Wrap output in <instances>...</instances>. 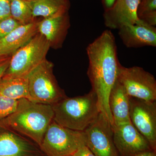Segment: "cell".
<instances>
[{
    "mask_svg": "<svg viewBox=\"0 0 156 156\" xmlns=\"http://www.w3.org/2000/svg\"><path fill=\"white\" fill-rule=\"evenodd\" d=\"M89 60L87 75L97 98L100 113L113 126L109 106V96L117 80L121 63L113 34L108 30L103 32L87 48Z\"/></svg>",
    "mask_w": 156,
    "mask_h": 156,
    "instance_id": "obj_1",
    "label": "cell"
},
{
    "mask_svg": "<svg viewBox=\"0 0 156 156\" xmlns=\"http://www.w3.org/2000/svg\"><path fill=\"white\" fill-rule=\"evenodd\" d=\"M53 117L52 105L22 98L19 100L16 111L0 121L6 127L28 137L40 147Z\"/></svg>",
    "mask_w": 156,
    "mask_h": 156,
    "instance_id": "obj_2",
    "label": "cell"
},
{
    "mask_svg": "<svg viewBox=\"0 0 156 156\" xmlns=\"http://www.w3.org/2000/svg\"><path fill=\"white\" fill-rule=\"evenodd\" d=\"M52 106L53 121L75 131H83L100 113L97 97L92 90L83 95L66 97Z\"/></svg>",
    "mask_w": 156,
    "mask_h": 156,
    "instance_id": "obj_3",
    "label": "cell"
},
{
    "mask_svg": "<svg viewBox=\"0 0 156 156\" xmlns=\"http://www.w3.org/2000/svg\"><path fill=\"white\" fill-rule=\"evenodd\" d=\"M53 68V63L46 59L27 76L31 101L53 105L67 97L58 85Z\"/></svg>",
    "mask_w": 156,
    "mask_h": 156,
    "instance_id": "obj_4",
    "label": "cell"
},
{
    "mask_svg": "<svg viewBox=\"0 0 156 156\" xmlns=\"http://www.w3.org/2000/svg\"><path fill=\"white\" fill-rule=\"evenodd\" d=\"M50 48L48 41L38 33L11 56L9 67L4 76L27 78L35 68L47 59Z\"/></svg>",
    "mask_w": 156,
    "mask_h": 156,
    "instance_id": "obj_5",
    "label": "cell"
},
{
    "mask_svg": "<svg viewBox=\"0 0 156 156\" xmlns=\"http://www.w3.org/2000/svg\"><path fill=\"white\" fill-rule=\"evenodd\" d=\"M84 144L83 131L69 129L53 120L40 147L48 156H68L73 155Z\"/></svg>",
    "mask_w": 156,
    "mask_h": 156,
    "instance_id": "obj_6",
    "label": "cell"
},
{
    "mask_svg": "<svg viewBox=\"0 0 156 156\" xmlns=\"http://www.w3.org/2000/svg\"><path fill=\"white\" fill-rule=\"evenodd\" d=\"M117 80L129 97L146 101H156V80L142 67H126L120 65Z\"/></svg>",
    "mask_w": 156,
    "mask_h": 156,
    "instance_id": "obj_7",
    "label": "cell"
},
{
    "mask_svg": "<svg viewBox=\"0 0 156 156\" xmlns=\"http://www.w3.org/2000/svg\"><path fill=\"white\" fill-rule=\"evenodd\" d=\"M83 132L85 144L95 156H120L114 142L112 126L101 114Z\"/></svg>",
    "mask_w": 156,
    "mask_h": 156,
    "instance_id": "obj_8",
    "label": "cell"
},
{
    "mask_svg": "<svg viewBox=\"0 0 156 156\" xmlns=\"http://www.w3.org/2000/svg\"><path fill=\"white\" fill-rule=\"evenodd\" d=\"M129 118L134 128L156 151V101L130 97Z\"/></svg>",
    "mask_w": 156,
    "mask_h": 156,
    "instance_id": "obj_9",
    "label": "cell"
},
{
    "mask_svg": "<svg viewBox=\"0 0 156 156\" xmlns=\"http://www.w3.org/2000/svg\"><path fill=\"white\" fill-rule=\"evenodd\" d=\"M112 128L114 142L120 156H134L153 150L131 122L113 126Z\"/></svg>",
    "mask_w": 156,
    "mask_h": 156,
    "instance_id": "obj_10",
    "label": "cell"
},
{
    "mask_svg": "<svg viewBox=\"0 0 156 156\" xmlns=\"http://www.w3.org/2000/svg\"><path fill=\"white\" fill-rule=\"evenodd\" d=\"M140 0H116L111 8L104 11L105 25L111 29H119L139 21L137 9Z\"/></svg>",
    "mask_w": 156,
    "mask_h": 156,
    "instance_id": "obj_11",
    "label": "cell"
},
{
    "mask_svg": "<svg viewBox=\"0 0 156 156\" xmlns=\"http://www.w3.org/2000/svg\"><path fill=\"white\" fill-rule=\"evenodd\" d=\"M119 30V35L127 48L156 47V28L140 20L134 24L125 25Z\"/></svg>",
    "mask_w": 156,
    "mask_h": 156,
    "instance_id": "obj_12",
    "label": "cell"
},
{
    "mask_svg": "<svg viewBox=\"0 0 156 156\" xmlns=\"http://www.w3.org/2000/svg\"><path fill=\"white\" fill-rule=\"evenodd\" d=\"M70 22L68 12L44 18L38 22V31L50 44V48L58 49L62 47Z\"/></svg>",
    "mask_w": 156,
    "mask_h": 156,
    "instance_id": "obj_13",
    "label": "cell"
},
{
    "mask_svg": "<svg viewBox=\"0 0 156 156\" xmlns=\"http://www.w3.org/2000/svg\"><path fill=\"white\" fill-rule=\"evenodd\" d=\"M38 22L20 25L0 40V58L10 57L38 33Z\"/></svg>",
    "mask_w": 156,
    "mask_h": 156,
    "instance_id": "obj_14",
    "label": "cell"
},
{
    "mask_svg": "<svg viewBox=\"0 0 156 156\" xmlns=\"http://www.w3.org/2000/svg\"><path fill=\"white\" fill-rule=\"evenodd\" d=\"M7 128L0 131V156H40L38 151L28 140Z\"/></svg>",
    "mask_w": 156,
    "mask_h": 156,
    "instance_id": "obj_15",
    "label": "cell"
},
{
    "mask_svg": "<svg viewBox=\"0 0 156 156\" xmlns=\"http://www.w3.org/2000/svg\"><path fill=\"white\" fill-rule=\"evenodd\" d=\"M109 106L113 119V126L130 122V97L117 80L109 96Z\"/></svg>",
    "mask_w": 156,
    "mask_h": 156,
    "instance_id": "obj_16",
    "label": "cell"
},
{
    "mask_svg": "<svg viewBox=\"0 0 156 156\" xmlns=\"http://www.w3.org/2000/svg\"><path fill=\"white\" fill-rule=\"evenodd\" d=\"M0 96L14 100L26 98L30 101L27 78L3 76L0 79Z\"/></svg>",
    "mask_w": 156,
    "mask_h": 156,
    "instance_id": "obj_17",
    "label": "cell"
},
{
    "mask_svg": "<svg viewBox=\"0 0 156 156\" xmlns=\"http://www.w3.org/2000/svg\"><path fill=\"white\" fill-rule=\"evenodd\" d=\"M34 18H48L68 12L70 5L68 0H34L30 2Z\"/></svg>",
    "mask_w": 156,
    "mask_h": 156,
    "instance_id": "obj_18",
    "label": "cell"
},
{
    "mask_svg": "<svg viewBox=\"0 0 156 156\" xmlns=\"http://www.w3.org/2000/svg\"><path fill=\"white\" fill-rule=\"evenodd\" d=\"M11 16L21 25L35 21L30 2L25 0H11Z\"/></svg>",
    "mask_w": 156,
    "mask_h": 156,
    "instance_id": "obj_19",
    "label": "cell"
},
{
    "mask_svg": "<svg viewBox=\"0 0 156 156\" xmlns=\"http://www.w3.org/2000/svg\"><path fill=\"white\" fill-rule=\"evenodd\" d=\"M137 15L140 20L155 27L156 0H140L137 8Z\"/></svg>",
    "mask_w": 156,
    "mask_h": 156,
    "instance_id": "obj_20",
    "label": "cell"
},
{
    "mask_svg": "<svg viewBox=\"0 0 156 156\" xmlns=\"http://www.w3.org/2000/svg\"><path fill=\"white\" fill-rule=\"evenodd\" d=\"M19 100L0 96V120L9 116L17 109Z\"/></svg>",
    "mask_w": 156,
    "mask_h": 156,
    "instance_id": "obj_21",
    "label": "cell"
},
{
    "mask_svg": "<svg viewBox=\"0 0 156 156\" xmlns=\"http://www.w3.org/2000/svg\"><path fill=\"white\" fill-rule=\"evenodd\" d=\"M20 25L21 24L11 16L0 20V40Z\"/></svg>",
    "mask_w": 156,
    "mask_h": 156,
    "instance_id": "obj_22",
    "label": "cell"
},
{
    "mask_svg": "<svg viewBox=\"0 0 156 156\" xmlns=\"http://www.w3.org/2000/svg\"><path fill=\"white\" fill-rule=\"evenodd\" d=\"M11 0H0V20L10 17Z\"/></svg>",
    "mask_w": 156,
    "mask_h": 156,
    "instance_id": "obj_23",
    "label": "cell"
},
{
    "mask_svg": "<svg viewBox=\"0 0 156 156\" xmlns=\"http://www.w3.org/2000/svg\"><path fill=\"white\" fill-rule=\"evenodd\" d=\"M73 156H95L85 144H82L73 154Z\"/></svg>",
    "mask_w": 156,
    "mask_h": 156,
    "instance_id": "obj_24",
    "label": "cell"
},
{
    "mask_svg": "<svg viewBox=\"0 0 156 156\" xmlns=\"http://www.w3.org/2000/svg\"><path fill=\"white\" fill-rule=\"evenodd\" d=\"M10 58L11 56L0 62V79L2 77L9 67Z\"/></svg>",
    "mask_w": 156,
    "mask_h": 156,
    "instance_id": "obj_25",
    "label": "cell"
},
{
    "mask_svg": "<svg viewBox=\"0 0 156 156\" xmlns=\"http://www.w3.org/2000/svg\"><path fill=\"white\" fill-rule=\"evenodd\" d=\"M115 1L116 0H101L104 11L111 8Z\"/></svg>",
    "mask_w": 156,
    "mask_h": 156,
    "instance_id": "obj_26",
    "label": "cell"
},
{
    "mask_svg": "<svg viewBox=\"0 0 156 156\" xmlns=\"http://www.w3.org/2000/svg\"><path fill=\"white\" fill-rule=\"evenodd\" d=\"M134 156H156V151L151 150L143 152Z\"/></svg>",
    "mask_w": 156,
    "mask_h": 156,
    "instance_id": "obj_27",
    "label": "cell"
},
{
    "mask_svg": "<svg viewBox=\"0 0 156 156\" xmlns=\"http://www.w3.org/2000/svg\"><path fill=\"white\" fill-rule=\"evenodd\" d=\"M7 58H8V57H7ZM0 58V62H2V61H3V60H5V59L6 58Z\"/></svg>",
    "mask_w": 156,
    "mask_h": 156,
    "instance_id": "obj_28",
    "label": "cell"
},
{
    "mask_svg": "<svg viewBox=\"0 0 156 156\" xmlns=\"http://www.w3.org/2000/svg\"><path fill=\"white\" fill-rule=\"evenodd\" d=\"M25 1H27V2H32V1H33L34 0H25Z\"/></svg>",
    "mask_w": 156,
    "mask_h": 156,
    "instance_id": "obj_29",
    "label": "cell"
},
{
    "mask_svg": "<svg viewBox=\"0 0 156 156\" xmlns=\"http://www.w3.org/2000/svg\"><path fill=\"white\" fill-rule=\"evenodd\" d=\"M73 156V155H69V156Z\"/></svg>",
    "mask_w": 156,
    "mask_h": 156,
    "instance_id": "obj_30",
    "label": "cell"
}]
</instances>
